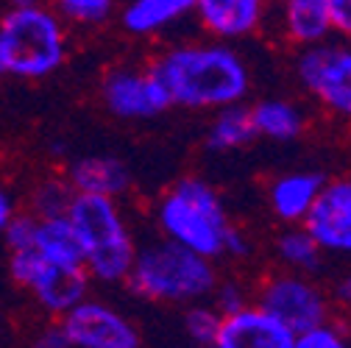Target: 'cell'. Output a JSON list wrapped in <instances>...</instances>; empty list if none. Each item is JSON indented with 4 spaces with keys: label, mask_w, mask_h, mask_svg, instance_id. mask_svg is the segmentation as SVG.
<instances>
[{
    "label": "cell",
    "mask_w": 351,
    "mask_h": 348,
    "mask_svg": "<svg viewBox=\"0 0 351 348\" xmlns=\"http://www.w3.org/2000/svg\"><path fill=\"white\" fill-rule=\"evenodd\" d=\"M170 106L190 112H215L243 103L251 92V67L232 42H179L154 64Z\"/></svg>",
    "instance_id": "obj_1"
},
{
    "label": "cell",
    "mask_w": 351,
    "mask_h": 348,
    "mask_svg": "<svg viewBox=\"0 0 351 348\" xmlns=\"http://www.w3.org/2000/svg\"><path fill=\"white\" fill-rule=\"evenodd\" d=\"M254 301L262 310H268L276 321H282L293 334L332 318L329 293L315 282V276H304L293 271L268 276L256 287Z\"/></svg>",
    "instance_id": "obj_8"
},
{
    "label": "cell",
    "mask_w": 351,
    "mask_h": 348,
    "mask_svg": "<svg viewBox=\"0 0 351 348\" xmlns=\"http://www.w3.org/2000/svg\"><path fill=\"white\" fill-rule=\"evenodd\" d=\"M45 3L67 23L78 28H98L112 20L120 0H45Z\"/></svg>",
    "instance_id": "obj_22"
},
{
    "label": "cell",
    "mask_w": 351,
    "mask_h": 348,
    "mask_svg": "<svg viewBox=\"0 0 351 348\" xmlns=\"http://www.w3.org/2000/svg\"><path fill=\"white\" fill-rule=\"evenodd\" d=\"M293 343L295 334L256 301L223 315L215 337V348H293Z\"/></svg>",
    "instance_id": "obj_12"
},
{
    "label": "cell",
    "mask_w": 351,
    "mask_h": 348,
    "mask_svg": "<svg viewBox=\"0 0 351 348\" xmlns=\"http://www.w3.org/2000/svg\"><path fill=\"white\" fill-rule=\"evenodd\" d=\"M64 179L73 187V192H93V195H106L117 201L134 184L128 164L112 153H93V156L75 159L67 167Z\"/></svg>",
    "instance_id": "obj_15"
},
{
    "label": "cell",
    "mask_w": 351,
    "mask_h": 348,
    "mask_svg": "<svg viewBox=\"0 0 351 348\" xmlns=\"http://www.w3.org/2000/svg\"><path fill=\"white\" fill-rule=\"evenodd\" d=\"M101 101L117 120H154L170 109L154 67H114L101 81Z\"/></svg>",
    "instance_id": "obj_10"
},
{
    "label": "cell",
    "mask_w": 351,
    "mask_h": 348,
    "mask_svg": "<svg viewBox=\"0 0 351 348\" xmlns=\"http://www.w3.org/2000/svg\"><path fill=\"white\" fill-rule=\"evenodd\" d=\"M254 140H256V132H254L248 106L232 103V106L215 109V117L206 128V148L209 151L229 153V151H240V148L251 145Z\"/></svg>",
    "instance_id": "obj_21"
},
{
    "label": "cell",
    "mask_w": 351,
    "mask_h": 348,
    "mask_svg": "<svg viewBox=\"0 0 351 348\" xmlns=\"http://www.w3.org/2000/svg\"><path fill=\"white\" fill-rule=\"evenodd\" d=\"M36 345H42V348H70L67 340H64V332H62V326H59L56 318H53V323H51L48 329H42V332H39Z\"/></svg>",
    "instance_id": "obj_29"
},
{
    "label": "cell",
    "mask_w": 351,
    "mask_h": 348,
    "mask_svg": "<svg viewBox=\"0 0 351 348\" xmlns=\"http://www.w3.org/2000/svg\"><path fill=\"white\" fill-rule=\"evenodd\" d=\"M324 182H326V176L313 173V170H295V173L279 176L268 190V203H271L274 214L285 226L301 223Z\"/></svg>",
    "instance_id": "obj_17"
},
{
    "label": "cell",
    "mask_w": 351,
    "mask_h": 348,
    "mask_svg": "<svg viewBox=\"0 0 351 348\" xmlns=\"http://www.w3.org/2000/svg\"><path fill=\"white\" fill-rule=\"evenodd\" d=\"M329 14H332V25L335 34L346 36L351 31V0H326Z\"/></svg>",
    "instance_id": "obj_28"
},
{
    "label": "cell",
    "mask_w": 351,
    "mask_h": 348,
    "mask_svg": "<svg viewBox=\"0 0 351 348\" xmlns=\"http://www.w3.org/2000/svg\"><path fill=\"white\" fill-rule=\"evenodd\" d=\"M217 282L215 259L201 256L165 234L137 243L134 262L123 284L143 301L184 307L193 301L209 298Z\"/></svg>",
    "instance_id": "obj_2"
},
{
    "label": "cell",
    "mask_w": 351,
    "mask_h": 348,
    "mask_svg": "<svg viewBox=\"0 0 351 348\" xmlns=\"http://www.w3.org/2000/svg\"><path fill=\"white\" fill-rule=\"evenodd\" d=\"M301 226L310 232L326 256L351 251V182L326 179L304 214Z\"/></svg>",
    "instance_id": "obj_11"
},
{
    "label": "cell",
    "mask_w": 351,
    "mask_h": 348,
    "mask_svg": "<svg viewBox=\"0 0 351 348\" xmlns=\"http://www.w3.org/2000/svg\"><path fill=\"white\" fill-rule=\"evenodd\" d=\"M9 276L48 318H62L84 295H90L93 284L84 265L51 262L34 248L9 251Z\"/></svg>",
    "instance_id": "obj_6"
},
{
    "label": "cell",
    "mask_w": 351,
    "mask_h": 348,
    "mask_svg": "<svg viewBox=\"0 0 351 348\" xmlns=\"http://www.w3.org/2000/svg\"><path fill=\"white\" fill-rule=\"evenodd\" d=\"M279 28L282 36L298 48L335 34L326 0H279Z\"/></svg>",
    "instance_id": "obj_16"
},
{
    "label": "cell",
    "mask_w": 351,
    "mask_h": 348,
    "mask_svg": "<svg viewBox=\"0 0 351 348\" xmlns=\"http://www.w3.org/2000/svg\"><path fill=\"white\" fill-rule=\"evenodd\" d=\"M193 6L195 0H120L114 14L125 34L151 39L193 17Z\"/></svg>",
    "instance_id": "obj_14"
},
{
    "label": "cell",
    "mask_w": 351,
    "mask_h": 348,
    "mask_svg": "<svg viewBox=\"0 0 351 348\" xmlns=\"http://www.w3.org/2000/svg\"><path fill=\"white\" fill-rule=\"evenodd\" d=\"M348 287H351V284H348V276H343V279L337 282V287L332 290V295H329V298H332V303H335V298H337L340 303H348V295H351V290H348Z\"/></svg>",
    "instance_id": "obj_31"
},
{
    "label": "cell",
    "mask_w": 351,
    "mask_h": 348,
    "mask_svg": "<svg viewBox=\"0 0 351 348\" xmlns=\"http://www.w3.org/2000/svg\"><path fill=\"white\" fill-rule=\"evenodd\" d=\"M154 217L167 240L209 259L226 256V243L234 223L229 221L223 198L209 182L198 176L179 179L159 198Z\"/></svg>",
    "instance_id": "obj_5"
},
{
    "label": "cell",
    "mask_w": 351,
    "mask_h": 348,
    "mask_svg": "<svg viewBox=\"0 0 351 348\" xmlns=\"http://www.w3.org/2000/svg\"><path fill=\"white\" fill-rule=\"evenodd\" d=\"M36 3V0H0V9H12V6H28Z\"/></svg>",
    "instance_id": "obj_32"
},
{
    "label": "cell",
    "mask_w": 351,
    "mask_h": 348,
    "mask_svg": "<svg viewBox=\"0 0 351 348\" xmlns=\"http://www.w3.org/2000/svg\"><path fill=\"white\" fill-rule=\"evenodd\" d=\"M0 75H6V70H3V59H0Z\"/></svg>",
    "instance_id": "obj_33"
},
{
    "label": "cell",
    "mask_w": 351,
    "mask_h": 348,
    "mask_svg": "<svg viewBox=\"0 0 351 348\" xmlns=\"http://www.w3.org/2000/svg\"><path fill=\"white\" fill-rule=\"evenodd\" d=\"M70 56V25L45 3L0 9V59L6 75L39 81Z\"/></svg>",
    "instance_id": "obj_4"
},
{
    "label": "cell",
    "mask_w": 351,
    "mask_h": 348,
    "mask_svg": "<svg viewBox=\"0 0 351 348\" xmlns=\"http://www.w3.org/2000/svg\"><path fill=\"white\" fill-rule=\"evenodd\" d=\"M64 214L81 243L84 268L90 279L101 284H123L134 262L137 240L128 229L120 201L93 192H73Z\"/></svg>",
    "instance_id": "obj_3"
},
{
    "label": "cell",
    "mask_w": 351,
    "mask_h": 348,
    "mask_svg": "<svg viewBox=\"0 0 351 348\" xmlns=\"http://www.w3.org/2000/svg\"><path fill=\"white\" fill-rule=\"evenodd\" d=\"M17 214V198L12 195V190L0 182V232L6 229V223Z\"/></svg>",
    "instance_id": "obj_30"
},
{
    "label": "cell",
    "mask_w": 351,
    "mask_h": 348,
    "mask_svg": "<svg viewBox=\"0 0 351 348\" xmlns=\"http://www.w3.org/2000/svg\"><path fill=\"white\" fill-rule=\"evenodd\" d=\"M209 301L221 315H229V312L245 307V303L251 301V295H248V287L240 279H221L217 276V282L209 293Z\"/></svg>",
    "instance_id": "obj_26"
},
{
    "label": "cell",
    "mask_w": 351,
    "mask_h": 348,
    "mask_svg": "<svg viewBox=\"0 0 351 348\" xmlns=\"http://www.w3.org/2000/svg\"><path fill=\"white\" fill-rule=\"evenodd\" d=\"M346 343H348L346 329L335 318H326V321H321L310 329L298 332L293 348H343Z\"/></svg>",
    "instance_id": "obj_25"
},
{
    "label": "cell",
    "mask_w": 351,
    "mask_h": 348,
    "mask_svg": "<svg viewBox=\"0 0 351 348\" xmlns=\"http://www.w3.org/2000/svg\"><path fill=\"white\" fill-rule=\"evenodd\" d=\"M276 259L285 271L293 273H304V276H321L324 265H326V253L318 248V243L310 237L301 223H290L285 226V232H279L276 237Z\"/></svg>",
    "instance_id": "obj_19"
},
{
    "label": "cell",
    "mask_w": 351,
    "mask_h": 348,
    "mask_svg": "<svg viewBox=\"0 0 351 348\" xmlns=\"http://www.w3.org/2000/svg\"><path fill=\"white\" fill-rule=\"evenodd\" d=\"M271 0H195L193 17L209 39L240 42L268 20Z\"/></svg>",
    "instance_id": "obj_13"
},
{
    "label": "cell",
    "mask_w": 351,
    "mask_h": 348,
    "mask_svg": "<svg viewBox=\"0 0 351 348\" xmlns=\"http://www.w3.org/2000/svg\"><path fill=\"white\" fill-rule=\"evenodd\" d=\"M34 229H36V214H31V212H17L0 234H3V243H6L9 251H20V248H31V243H34Z\"/></svg>",
    "instance_id": "obj_27"
},
{
    "label": "cell",
    "mask_w": 351,
    "mask_h": 348,
    "mask_svg": "<svg viewBox=\"0 0 351 348\" xmlns=\"http://www.w3.org/2000/svg\"><path fill=\"white\" fill-rule=\"evenodd\" d=\"M221 318H223V315L212 307L209 298L184 303V315H182L184 337H187L193 345L215 348V337H217V329H221Z\"/></svg>",
    "instance_id": "obj_23"
},
{
    "label": "cell",
    "mask_w": 351,
    "mask_h": 348,
    "mask_svg": "<svg viewBox=\"0 0 351 348\" xmlns=\"http://www.w3.org/2000/svg\"><path fill=\"white\" fill-rule=\"evenodd\" d=\"M56 321L70 348H137L143 343L140 329L101 298L84 295Z\"/></svg>",
    "instance_id": "obj_9"
},
{
    "label": "cell",
    "mask_w": 351,
    "mask_h": 348,
    "mask_svg": "<svg viewBox=\"0 0 351 348\" xmlns=\"http://www.w3.org/2000/svg\"><path fill=\"white\" fill-rule=\"evenodd\" d=\"M295 78L329 114H351V51L340 34L304 45L295 59Z\"/></svg>",
    "instance_id": "obj_7"
},
{
    "label": "cell",
    "mask_w": 351,
    "mask_h": 348,
    "mask_svg": "<svg viewBox=\"0 0 351 348\" xmlns=\"http://www.w3.org/2000/svg\"><path fill=\"white\" fill-rule=\"evenodd\" d=\"M73 198V187L67 184V179H42L34 192H31V214L36 217H53V214H64L67 203Z\"/></svg>",
    "instance_id": "obj_24"
},
{
    "label": "cell",
    "mask_w": 351,
    "mask_h": 348,
    "mask_svg": "<svg viewBox=\"0 0 351 348\" xmlns=\"http://www.w3.org/2000/svg\"><path fill=\"white\" fill-rule=\"evenodd\" d=\"M254 132L271 142H293L304 132V112L298 103L285 98H262L259 103L248 106Z\"/></svg>",
    "instance_id": "obj_18"
},
{
    "label": "cell",
    "mask_w": 351,
    "mask_h": 348,
    "mask_svg": "<svg viewBox=\"0 0 351 348\" xmlns=\"http://www.w3.org/2000/svg\"><path fill=\"white\" fill-rule=\"evenodd\" d=\"M31 248L42 253L51 262L62 265H84L81 256V243L67 221V214H53V217H36L34 229V243Z\"/></svg>",
    "instance_id": "obj_20"
}]
</instances>
